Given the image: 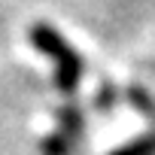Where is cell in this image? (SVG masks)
<instances>
[{"label":"cell","instance_id":"cell-1","mask_svg":"<svg viewBox=\"0 0 155 155\" xmlns=\"http://www.w3.org/2000/svg\"><path fill=\"white\" fill-rule=\"evenodd\" d=\"M28 37H31V46L40 55H46V58L55 61V88L61 94L73 97L76 91H79V85H82V76H85L82 55L76 52L61 37V31L55 25H49V21H34L31 31H28Z\"/></svg>","mask_w":155,"mask_h":155},{"label":"cell","instance_id":"cell-2","mask_svg":"<svg viewBox=\"0 0 155 155\" xmlns=\"http://www.w3.org/2000/svg\"><path fill=\"white\" fill-rule=\"evenodd\" d=\"M55 119H58V128L49 137H43V143H40L43 155H67L70 146H73V140L79 137V131H82V110L76 107L73 101L64 104V107H58Z\"/></svg>","mask_w":155,"mask_h":155},{"label":"cell","instance_id":"cell-4","mask_svg":"<svg viewBox=\"0 0 155 155\" xmlns=\"http://www.w3.org/2000/svg\"><path fill=\"white\" fill-rule=\"evenodd\" d=\"M110 155H155V128H149L146 134H140V137L116 146Z\"/></svg>","mask_w":155,"mask_h":155},{"label":"cell","instance_id":"cell-5","mask_svg":"<svg viewBox=\"0 0 155 155\" xmlns=\"http://www.w3.org/2000/svg\"><path fill=\"white\" fill-rule=\"evenodd\" d=\"M119 101H122V91H119L113 82H104V85L97 88V94H94V110L107 113V110H113Z\"/></svg>","mask_w":155,"mask_h":155},{"label":"cell","instance_id":"cell-3","mask_svg":"<svg viewBox=\"0 0 155 155\" xmlns=\"http://www.w3.org/2000/svg\"><path fill=\"white\" fill-rule=\"evenodd\" d=\"M122 101L131 104L140 116H146L155 125V97H152V91H146L143 85H125L122 88Z\"/></svg>","mask_w":155,"mask_h":155}]
</instances>
